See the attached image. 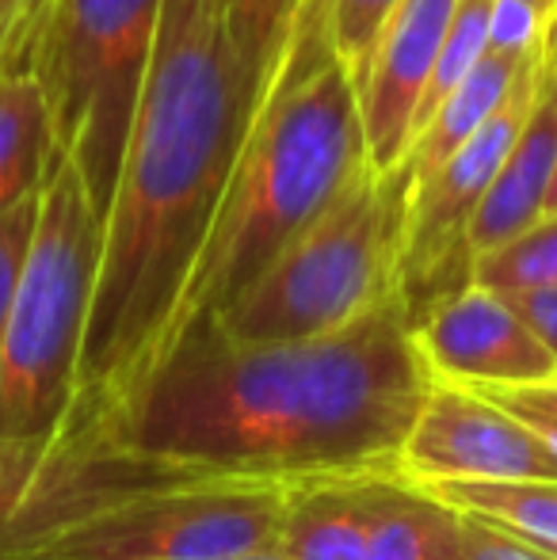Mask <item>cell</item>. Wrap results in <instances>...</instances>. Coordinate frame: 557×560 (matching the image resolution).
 <instances>
[{
	"label": "cell",
	"mask_w": 557,
	"mask_h": 560,
	"mask_svg": "<svg viewBox=\"0 0 557 560\" xmlns=\"http://www.w3.org/2000/svg\"><path fill=\"white\" fill-rule=\"evenodd\" d=\"M423 488L520 538L557 546V480H443Z\"/></svg>",
	"instance_id": "obj_18"
},
{
	"label": "cell",
	"mask_w": 557,
	"mask_h": 560,
	"mask_svg": "<svg viewBox=\"0 0 557 560\" xmlns=\"http://www.w3.org/2000/svg\"><path fill=\"white\" fill-rule=\"evenodd\" d=\"M43 4L46 0H0V31H4V58H0V69H12V66L27 69L31 35H35Z\"/></svg>",
	"instance_id": "obj_26"
},
{
	"label": "cell",
	"mask_w": 557,
	"mask_h": 560,
	"mask_svg": "<svg viewBox=\"0 0 557 560\" xmlns=\"http://www.w3.org/2000/svg\"><path fill=\"white\" fill-rule=\"evenodd\" d=\"M554 168H557V58L546 54L527 122L515 133L489 195L477 207L474 225H469V252L474 256L512 241L515 233H523L531 222H538L546 214V195H550Z\"/></svg>",
	"instance_id": "obj_12"
},
{
	"label": "cell",
	"mask_w": 557,
	"mask_h": 560,
	"mask_svg": "<svg viewBox=\"0 0 557 560\" xmlns=\"http://www.w3.org/2000/svg\"><path fill=\"white\" fill-rule=\"evenodd\" d=\"M0 58H4V31H0Z\"/></svg>",
	"instance_id": "obj_33"
},
{
	"label": "cell",
	"mask_w": 557,
	"mask_h": 560,
	"mask_svg": "<svg viewBox=\"0 0 557 560\" xmlns=\"http://www.w3.org/2000/svg\"><path fill=\"white\" fill-rule=\"evenodd\" d=\"M489 12H492V0H459V8H454V15H451V27H446V35H443V46H439L428 92H423L417 130L423 118L431 115V107L489 54Z\"/></svg>",
	"instance_id": "obj_21"
},
{
	"label": "cell",
	"mask_w": 557,
	"mask_h": 560,
	"mask_svg": "<svg viewBox=\"0 0 557 560\" xmlns=\"http://www.w3.org/2000/svg\"><path fill=\"white\" fill-rule=\"evenodd\" d=\"M164 0H46L27 69L50 107L54 149L77 164L96 214L112 207Z\"/></svg>",
	"instance_id": "obj_6"
},
{
	"label": "cell",
	"mask_w": 557,
	"mask_h": 560,
	"mask_svg": "<svg viewBox=\"0 0 557 560\" xmlns=\"http://www.w3.org/2000/svg\"><path fill=\"white\" fill-rule=\"evenodd\" d=\"M508 412H515L523 423H531V428L538 431V439H543L546 446H550V454L557 457V416H546V412H531V408H508Z\"/></svg>",
	"instance_id": "obj_29"
},
{
	"label": "cell",
	"mask_w": 557,
	"mask_h": 560,
	"mask_svg": "<svg viewBox=\"0 0 557 560\" xmlns=\"http://www.w3.org/2000/svg\"><path fill=\"white\" fill-rule=\"evenodd\" d=\"M386 477H321L287 488L279 553L287 560H363Z\"/></svg>",
	"instance_id": "obj_14"
},
{
	"label": "cell",
	"mask_w": 557,
	"mask_h": 560,
	"mask_svg": "<svg viewBox=\"0 0 557 560\" xmlns=\"http://www.w3.org/2000/svg\"><path fill=\"white\" fill-rule=\"evenodd\" d=\"M256 104L218 0H164L84 328L77 397L58 439L96 443L161 362Z\"/></svg>",
	"instance_id": "obj_2"
},
{
	"label": "cell",
	"mask_w": 557,
	"mask_h": 560,
	"mask_svg": "<svg viewBox=\"0 0 557 560\" xmlns=\"http://www.w3.org/2000/svg\"><path fill=\"white\" fill-rule=\"evenodd\" d=\"M557 210V168H554V179H550V195H546V214Z\"/></svg>",
	"instance_id": "obj_30"
},
{
	"label": "cell",
	"mask_w": 557,
	"mask_h": 560,
	"mask_svg": "<svg viewBox=\"0 0 557 560\" xmlns=\"http://www.w3.org/2000/svg\"><path fill=\"white\" fill-rule=\"evenodd\" d=\"M535 546H543V541H535ZM543 549H546V553H554V557H557V546H543Z\"/></svg>",
	"instance_id": "obj_32"
},
{
	"label": "cell",
	"mask_w": 557,
	"mask_h": 560,
	"mask_svg": "<svg viewBox=\"0 0 557 560\" xmlns=\"http://www.w3.org/2000/svg\"><path fill=\"white\" fill-rule=\"evenodd\" d=\"M233 560H287L282 553H253V557H233Z\"/></svg>",
	"instance_id": "obj_31"
},
{
	"label": "cell",
	"mask_w": 557,
	"mask_h": 560,
	"mask_svg": "<svg viewBox=\"0 0 557 560\" xmlns=\"http://www.w3.org/2000/svg\"><path fill=\"white\" fill-rule=\"evenodd\" d=\"M413 343L431 382L466 389H512L557 374L554 354L512 298L477 282L454 290L413 320Z\"/></svg>",
	"instance_id": "obj_10"
},
{
	"label": "cell",
	"mask_w": 557,
	"mask_h": 560,
	"mask_svg": "<svg viewBox=\"0 0 557 560\" xmlns=\"http://www.w3.org/2000/svg\"><path fill=\"white\" fill-rule=\"evenodd\" d=\"M218 4H222L225 35H230L233 58L245 77V89L253 104L260 107L305 0H218Z\"/></svg>",
	"instance_id": "obj_19"
},
{
	"label": "cell",
	"mask_w": 557,
	"mask_h": 560,
	"mask_svg": "<svg viewBox=\"0 0 557 560\" xmlns=\"http://www.w3.org/2000/svg\"><path fill=\"white\" fill-rule=\"evenodd\" d=\"M543 61L546 58H538L520 77L512 96L474 138L462 141L436 172L413 184L402 244V302L409 310V320L423 317L436 302L474 282L469 225H474L477 207L489 195L515 133L527 122Z\"/></svg>",
	"instance_id": "obj_8"
},
{
	"label": "cell",
	"mask_w": 557,
	"mask_h": 560,
	"mask_svg": "<svg viewBox=\"0 0 557 560\" xmlns=\"http://www.w3.org/2000/svg\"><path fill=\"white\" fill-rule=\"evenodd\" d=\"M367 164L359 96L348 66L328 46L325 0H305L287 54L241 141L164 354L195 320L222 313L241 290L253 287Z\"/></svg>",
	"instance_id": "obj_3"
},
{
	"label": "cell",
	"mask_w": 557,
	"mask_h": 560,
	"mask_svg": "<svg viewBox=\"0 0 557 560\" xmlns=\"http://www.w3.org/2000/svg\"><path fill=\"white\" fill-rule=\"evenodd\" d=\"M474 282L497 294L557 287V210L531 222L512 241L474 256Z\"/></svg>",
	"instance_id": "obj_20"
},
{
	"label": "cell",
	"mask_w": 557,
	"mask_h": 560,
	"mask_svg": "<svg viewBox=\"0 0 557 560\" xmlns=\"http://www.w3.org/2000/svg\"><path fill=\"white\" fill-rule=\"evenodd\" d=\"M454 8L459 0H402L367 61L351 73L367 156L379 172L402 164L409 153L423 92Z\"/></svg>",
	"instance_id": "obj_11"
},
{
	"label": "cell",
	"mask_w": 557,
	"mask_h": 560,
	"mask_svg": "<svg viewBox=\"0 0 557 560\" xmlns=\"http://www.w3.org/2000/svg\"><path fill=\"white\" fill-rule=\"evenodd\" d=\"M402 0H325V31L336 58L356 73L379 43L382 27L397 12Z\"/></svg>",
	"instance_id": "obj_22"
},
{
	"label": "cell",
	"mask_w": 557,
	"mask_h": 560,
	"mask_svg": "<svg viewBox=\"0 0 557 560\" xmlns=\"http://www.w3.org/2000/svg\"><path fill=\"white\" fill-rule=\"evenodd\" d=\"M538 58H546V50L538 54H500L489 50L420 122V130L413 133L409 153H405V168L413 172V184L423 179L428 172H436L462 141H469L492 115L500 112L512 89L520 84V77L535 66Z\"/></svg>",
	"instance_id": "obj_15"
},
{
	"label": "cell",
	"mask_w": 557,
	"mask_h": 560,
	"mask_svg": "<svg viewBox=\"0 0 557 560\" xmlns=\"http://www.w3.org/2000/svg\"><path fill=\"white\" fill-rule=\"evenodd\" d=\"M290 485L169 480L84 511L20 560H233L279 553Z\"/></svg>",
	"instance_id": "obj_7"
},
{
	"label": "cell",
	"mask_w": 557,
	"mask_h": 560,
	"mask_svg": "<svg viewBox=\"0 0 557 560\" xmlns=\"http://www.w3.org/2000/svg\"><path fill=\"white\" fill-rule=\"evenodd\" d=\"M73 457L61 439H0V560H20L69 518Z\"/></svg>",
	"instance_id": "obj_13"
},
{
	"label": "cell",
	"mask_w": 557,
	"mask_h": 560,
	"mask_svg": "<svg viewBox=\"0 0 557 560\" xmlns=\"http://www.w3.org/2000/svg\"><path fill=\"white\" fill-rule=\"evenodd\" d=\"M397 472L413 485L443 480H557V457L531 423L466 385L428 382L402 443Z\"/></svg>",
	"instance_id": "obj_9"
},
{
	"label": "cell",
	"mask_w": 557,
	"mask_h": 560,
	"mask_svg": "<svg viewBox=\"0 0 557 560\" xmlns=\"http://www.w3.org/2000/svg\"><path fill=\"white\" fill-rule=\"evenodd\" d=\"M38 199H43V191L23 199L8 214H0V336H4L8 313H12L15 290H20L23 279V264H27L31 252V236H35L38 225Z\"/></svg>",
	"instance_id": "obj_24"
},
{
	"label": "cell",
	"mask_w": 557,
	"mask_h": 560,
	"mask_svg": "<svg viewBox=\"0 0 557 560\" xmlns=\"http://www.w3.org/2000/svg\"><path fill=\"white\" fill-rule=\"evenodd\" d=\"M413 172L367 164L271 267L207 317L230 343L325 336L402 294V244Z\"/></svg>",
	"instance_id": "obj_4"
},
{
	"label": "cell",
	"mask_w": 557,
	"mask_h": 560,
	"mask_svg": "<svg viewBox=\"0 0 557 560\" xmlns=\"http://www.w3.org/2000/svg\"><path fill=\"white\" fill-rule=\"evenodd\" d=\"M104 218L54 149L23 279L0 336V439H58L77 397Z\"/></svg>",
	"instance_id": "obj_5"
},
{
	"label": "cell",
	"mask_w": 557,
	"mask_h": 560,
	"mask_svg": "<svg viewBox=\"0 0 557 560\" xmlns=\"http://www.w3.org/2000/svg\"><path fill=\"white\" fill-rule=\"evenodd\" d=\"M428 382L402 294L282 343H230L195 320L92 446L176 480L402 477Z\"/></svg>",
	"instance_id": "obj_1"
},
{
	"label": "cell",
	"mask_w": 557,
	"mask_h": 560,
	"mask_svg": "<svg viewBox=\"0 0 557 560\" xmlns=\"http://www.w3.org/2000/svg\"><path fill=\"white\" fill-rule=\"evenodd\" d=\"M466 523L423 485L386 477L363 560H462Z\"/></svg>",
	"instance_id": "obj_16"
},
{
	"label": "cell",
	"mask_w": 557,
	"mask_h": 560,
	"mask_svg": "<svg viewBox=\"0 0 557 560\" xmlns=\"http://www.w3.org/2000/svg\"><path fill=\"white\" fill-rule=\"evenodd\" d=\"M554 8L546 0H492L489 12V50L500 54H538L550 43Z\"/></svg>",
	"instance_id": "obj_23"
},
{
	"label": "cell",
	"mask_w": 557,
	"mask_h": 560,
	"mask_svg": "<svg viewBox=\"0 0 557 560\" xmlns=\"http://www.w3.org/2000/svg\"><path fill=\"white\" fill-rule=\"evenodd\" d=\"M512 305L523 313L535 336L546 343V351L554 354L557 362V287H546V290H527V294H508Z\"/></svg>",
	"instance_id": "obj_27"
},
{
	"label": "cell",
	"mask_w": 557,
	"mask_h": 560,
	"mask_svg": "<svg viewBox=\"0 0 557 560\" xmlns=\"http://www.w3.org/2000/svg\"><path fill=\"white\" fill-rule=\"evenodd\" d=\"M546 4H550V8H554V20H557V0H546Z\"/></svg>",
	"instance_id": "obj_34"
},
{
	"label": "cell",
	"mask_w": 557,
	"mask_h": 560,
	"mask_svg": "<svg viewBox=\"0 0 557 560\" xmlns=\"http://www.w3.org/2000/svg\"><path fill=\"white\" fill-rule=\"evenodd\" d=\"M462 523H466V549H462V560H557L554 553H546L543 546H535V541L489 523V518H477V515H469V511H462Z\"/></svg>",
	"instance_id": "obj_25"
},
{
	"label": "cell",
	"mask_w": 557,
	"mask_h": 560,
	"mask_svg": "<svg viewBox=\"0 0 557 560\" xmlns=\"http://www.w3.org/2000/svg\"><path fill=\"white\" fill-rule=\"evenodd\" d=\"M50 161L54 126L35 73L0 69V214L43 191Z\"/></svg>",
	"instance_id": "obj_17"
},
{
	"label": "cell",
	"mask_w": 557,
	"mask_h": 560,
	"mask_svg": "<svg viewBox=\"0 0 557 560\" xmlns=\"http://www.w3.org/2000/svg\"><path fill=\"white\" fill-rule=\"evenodd\" d=\"M504 408H531V412L557 416V374L535 385H512V389H477Z\"/></svg>",
	"instance_id": "obj_28"
}]
</instances>
